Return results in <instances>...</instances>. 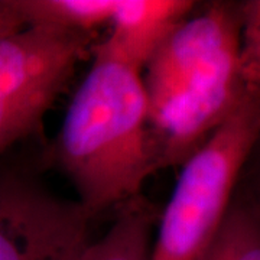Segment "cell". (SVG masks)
Returning a JSON list of instances; mask_svg holds the SVG:
<instances>
[{
	"instance_id": "6",
	"label": "cell",
	"mask_w": 260,
	"mask_h": 260,
	"mask_svg": "<svg viewBox=\"0 0 260 260\" xmlns=\"http://www.w3.org/2000/svg\"><path fill=\"white\" fill-rule=\"evenodd\" d=\"M195 5L191 0H120L109 34L94 48L143 71Z\"/></svg>"
},
{
	"instance_id": "7",
	"label": "cell",
	"mask_w": 260,
	"mask_h": 260,
	"mask_svg": "<svg viewBox=\"0 0 260 260\" xmlns=\"http://www.w3.org/2000/svg\"><path fill=\"white\" fill-rule=\"evenodd\" d=\"M160 211L140 195L124 205L121 213L97 242H88L80 260H150L153 233Z\"/></svg>"
},
{
	"instance_id": "5",
	"label": "cell",
	"mask_w": 260,
	"mask_h": 260,
	"mask_svg": "<svg viewBox=\"0 0 260 260\" xmlns=\"http://www.w3.org/2000/svg\"><path fill=\"white\" fill-rule=\"evenodd\" d=\"M93 217L52 192L34 168L0 162V260H80Z\"/></svg>"
},
{
	"instance_id": "4",
	"label": "cell",
	"mask_w": 260,
	"mask_h": 260,
	"mask_svg": "<svg viewBox=\"0 0 260 260\" xmlns=\"http://www.w3.org/2000/svg\"><path fill=\"white\" fill-rule=\"evenodd\" d=\"M95 34L28 26L0 39V158L42 126Z\"/></svg>"
},
{
	"instance_id": "1",
	"label": "cell",
	"mask_w": 260,
	"mask_h": 260,
	"mask_svg": "<svg viewBox=\"0 0 260 260\" xmlns=\"http://www.w3.org/2000/svg\"><path fill=\"white\" fill-rule=\"evenodd\" d=\"M240 2L197 3L142 71L156 171L181 168L247 99Z\"/></svg>"
},
{
	"instance_id": "8",
	"label": "cell",
	"mask_w": 260,
	"mask_h": 260,
	"mask_svg": "<svg viewBox=\"0 0 260 260\" xmlns=\"http://www.w3.org/2000/svg\"><path fill=\"white\" fill-rule=\"evenodd\" d=\"M18 6L28 26L95 34L112 23L120 0H18Z\"/></svg>"
},
{
	"instance_id": "11",
	"label": "cell",
	"mask_w": 260,
	"mask_h": 260,
	"mask_svg": "<svg viewBox=\"0 0 260 260\" xmlns=\"http://www.w3.org/2000/svg\"><path fill=\"white\" fill-rule=\"evenodd\" d=\"M236 192L260 210V133L244 162Z\"/></svg>"
},
{
	"instance_id": "9",
	"label": "cell",
	"mask_w": 260,
	"mask_h": 260,
	"mask_svg": "<svg viewBox=\"0 0 260 260\" xmlns=\"http://www.w3.org/2000/svg\"><path fill=\"white\" fill-rule=\"evenodd\" d=\"M203 260H260V210L234 191Z\"/></svg>"
},
{
	"instance_id": "12",
	"label": "cell",
	"mask_w": 260,
	"mask_h": 260,
	"mask_svg": "<svg viewBox=\"0 0 260 260\" xmlns=\"http://www.w3.org/2000/svg\"><path fill=\"white\" fill-rule=\"evenodd\" d=\"M28 28L18 0H0V39Z\"/></svg>"
},
{
	"instance_id": "3",
	"label": "cell",
	"mask_w": 260,
	"mask_h": 260,
	"mask_svg": "<svg viewBox=\"0 0 260 260\" xmlns=\"http://www.w3.org/2000/svg\"><path fill=\"white\" fill-rule=\"evenodd\" d=\"M260 133V99L247 95L179 168L160 211L150 260H203L223 223L244 162Z\"/></svg>"
},
{
	"instance_id": "2",
	"label": "cell",
	"mask_w": 260,
	"mask_h": 260,
	"mask_svg": "<svg viewBox=\"0 0 260 260\" xmlns=\"http://www.w3.org/2000/svg\"><path fill=\"white\" fill-rule=\"evenodd\" d=\"M93 55L67 109L51 158L94 218L138 198L156 167L142 71L95 48Z\"/></svg>"
},
{
	"instance_id": "10",
	"label": "cell",
	"mask_w": 260,
	"mask_h": 260,
	"mask_svg": "<svg viewBox=\"0 0 260 260\" xmlns=\"http://www.w3.org/2000/svg\"><path fill=\"white\" fill-rule=\"evenodd\" d=\"M240 68L246 91L260 99V0L240 2Z\"/></svg>"
}]
</instances>
